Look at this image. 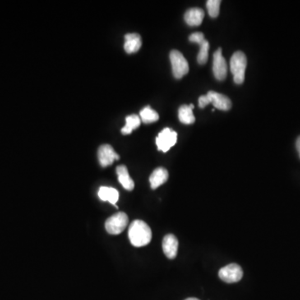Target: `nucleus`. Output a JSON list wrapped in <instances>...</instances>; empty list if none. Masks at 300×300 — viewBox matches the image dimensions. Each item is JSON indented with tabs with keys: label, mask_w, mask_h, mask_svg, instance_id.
I'll return each mask as SVG.
<instances>
[{
	"label": "nucleus",
	"mask_w": 300,
	"mask_h": 300,
	"mask_svg": "<svg viewBox=\"0 0 300 300\" xmlns=\"http://www.w3.org/2000/svg\"><path fill=\"white\" fill-rule=\"evenodd\" d=\"M116 173L118 175V179L120 184L125 190L132 191L135 189V182L130 177L126 166L119 165L116 168Z\"/></svg>",
	"instance_id": "nucleus-13"
},
{
	"label": "nucleus",
	"mask_w": 300,
	"mask_h": 300,
	"mask_svg": "<svg viewBox=\"0 0 300 300\" xmlns=\"http://www.w3.org/2000/svg\"><path fill=\"white\" fill-rule=\"evenodd\" d=\"M189 40L190 42H192V43H196L200 45L205 39H204V35L203 33H200V32H197V33H194V34H190V37H189Z\"/></svg>",
	"instance_id": "nucleus-21"
},
{
	"label": "nucleus",
	"mask_w": 300,
	"mask_h": 300,
	"mask_svg": "<svg viewBox=\"0 0 300 300\" xmlns=\"http://www.w3.org/2000/svg\"><path fill=\"white\" fill-rule=\"evenodd\" d=\"M159 118V113L149 106H147L140 111V119L145 124L156 122Z\"/></svg>",
	"instance_id": "nucleus-18"
},
{
	"label": "nucleus",
	"mask_w": 300,
	"mask_h": 300,
	"mask_svg": "<svg viewBox=\"0 0 300 300\" xmlns=\"http://www.w3.org/2000/svg\"><path fill=\"white\" fill-rule=\"evenodd\" d=\"M140 124H141V119H140V116L136 115V114L128 116L126 118V125L121 130V132L123 135H130L132 133L133 130L140 127Z\"/></svg>",
	"instance_id": "nucleus-17"
},
{
	"label": "nucleus",
	"mask_w": 300,
	"mask_h": 300,
	"mask_svg": "<svg viewBox=\"0 0 300 300\" xmlns=\"http://www.w3.org/2000/svg\"><path fill=\"white\" fill-rule=\"evenodd\" d=\"M220 4V0H209V1H207V9H208V12H209L210 17H218L219 14Z\"/></svg>",
	"instance_id": "nucleus-20"
},
{
	"label": "nucleus",
	"mask_w": 300,
	"mask_h": 300,
	"mask_svg": "<svg viewBox=\"0 0 300 300\" xmlns=\"http://www.w3.org/2000/svg\"><path fill=\"white\" fill-rule=\"evenodd\" d=\"M178 118L180 122L185 125H191L195 122V117L193 113V108H190V105L185 104L180 107L178 109Z\"/></svg>",
	"instance_id": "nucleus-16"
},
{
	"label": "nucleus",
	"mask_w": 300,
	"mask_h": 300,
	"mask_svg": "<svg viewBox=\"0 0 300 300\" xmlns=\"http://www.w3.org/2000/svg\"><path fill=\"white\" fill-rule=\"evenodd\" d=\"M99 163L102 167H108L115 160L119 159L118 154H116L113 147L109 144H103L99 147L98 151Z\"/></svg>",
	"instance_id": "nucleus-8"
},
{
	"label": "nucleus",
	"mask_w": 300,
	"mask_h": 300,
	"mask_svg": "<svg viewBox=\"0 0 300 300\" xmlns=\"http://www.w3.org/2000/svg\"><path fill=\"white\" fill-rule=\"evenodd\" d=\"M207 95L209 96L210 102L216 108H219L220 110L227 111L229 110L232 106V102L228 97L219 94L217 92L209 91Z\"/></svg>",
	"instance_id": "nucleus-10"
},
{
	"label": "nucleus",
	"mask_w": 300,
	"mask_h": 300,
	"mask_svg": "<svg viewBox=\"0 0 300 300\" xmlns=\"http://www.w3.org/2000/svg\"><path fill=\"white\" fill-rule=\"evenodd\" d=\"M185 300H200V299H199V298H187V299H185Z\"/></svg>",
	"instance_id": "nucleus-24"
},
{
	"label": "nucleus",
	"mask_w": 300,
	"mask_h": 300,
	"mask_svg": "<svg viewBox=\"0 0 300 300\" xmlns=\"http://www.w3.org/2000/svg\"><path fill=\"white\" fill-rule=\"evenodd\" d=\"M169 58L172 65L173 76L176 79L180 80L185 75H187L190 70L189 63L185 58V56L183 55L182 53H180L178 50H172L169 53Z\"/></svg>",
	"instance_id": "nucleus-3"
},
{
	"label": "nucleus",
	"mask_w": 300,
	"mask_h": 300,
	"mask_svg": "<svg viewBox=\"0 0 300 300\" xmlns=\"http://www.w3.org/2000/svg\"><path fill=\"white\" fill-rule=\"evenodd\" d=\"M210 103H211V102H210V99H209L208 95H203V96L200 97V99H199V106H200V108H205L207 105H209Z\"/></svg>",
	"instance_id": "nucleus-22"
},
{
	"label": "nucleus",
	"mask_w": 300,
	"mask_h": 300,
	"mask_svg": "<svg viewBox=\"0 0 300 300\" xmlns=\"http://www.w3.org/2000/svg\"><path fill=\"white\" fill-rule=\"evenodd\" d=\"M163 253L167 258L173 260L178 254V241L173 234H168L163 239Z\"/></svg>",
	"instance_id": "nucleus-9"
},
{
	"label": "nucleus",
	"mask_w": 300,
	"mask_h": 300,
	"mask_svg": "<svg viewBox=\"0 0 300 300\" xmlns=\"http://www.w3.org/2000/svg\"><path fill=\"white\" fill-rule=\"evenodd\" d=\"M213 71H214V77L216 78V80H219V81L225 80L227 71H228V66H227L225 58H223V54H222L221 48H218L214 53Z\"/></svg>",
	"instance_id": "nucleus-7"
},
{
	"label": "nucleus",
	"mask_w": 300,
	"mask_h": 300,
	"mask_svg": "<svg viewBox=\"0 0 300 300\" xmlns=\"http://www.w3.org/2000/svg\"><path fill=\"white\" fill-rule=\"evenodd\" d=\"M296 149L298 150V155H299L300 158V136L296 141Z\"/></svg>",
	"instance_id": "nucleus-23"
},
{
	"label": "nucleus",
	"mask_w": 300,
	"mask_h": 300,
	"mask_svg": "<svg viewBox=\"0 0 300 300\" xmlns=\"http://www.w3.org/2000/svg\"><path fill=\"white\" fill-rule=\"evenodd\" d=\"M99 197L102 201H108L113 205L118 202L119 195L118 190L109 187H101L99 190Z\"/></svg>",
	"instance_id": "nucleus-15"
},
{
	"label": "nucleus",
	"mask_w": 300,
	"mask_h": 300,
	"mask_svg": "<svg viewBox=\"0 0 300 300\" xmlns=\"http://www.w3.org/2000/svg\"><path fill=\"white\" fill-rule=\"evenodd\" d=\"M247 68V58L241 51L233 53L230 59V70L235 84H242L245 81V70Z\"/></svg>",
	"instance_id": "nucleus-2"
},
{
	"label": "nucleus",
	"mask_w": 300,
	"mask_h": 300,
	"mask_svg": "<svg viewBox=\"0 0 300 300\" xmlns=\"http://www.w3.org/2000/svg\"><path fill=\"white\" fill-rule=\"evenodd\" d=\"M129 238L135 247H143L151 241V228L144 221L135 220L129 228Z\"/></svg>",
	"instance_id": "nucleus-1"
},
{
	"label": "nucleus",
	"mask_w": 300,
	"mask_h": 300,
	"mask_svg": "<svg viewBox=\"0 0 300 300\" xmlns=\"http://www.w3.org/2000/svg\"><path fill=\"white\" fill-rule=\"evenodd\" d=\"M204 18V10L199 8H193L185 14V20L190 26H200Z\"/></svg>",
	"instance_id": "nucleus-11"
},
{
	"label": "nucleus",
	"mask_w": 300,
	"mask_h": 300,
	"mask_svg": "<svg viewBox=\"0 0 300 300\" xmlns=\"http://www.w3.org/2000/svg\"><path fill=\"white\" fill-rule=\"evenodd\" d=\"M243 269L237 264H230L219 270V276L221 280L228 283H237L243 278Z\"/></svg>",
	"instance_id": "nucleus-6"
},
{
	"label": "nucleus",
	"mask_w": 300,
	"mask_h": 300,
	"mask_svg": "<svg viewBox=\"0 0 300 300\" xmlns=\"http://www.w3.org/2000/svg\"><path fill=\"white\" fill-rule=\"evenodd\" d=\"M168 178V170L164 168H158L153 171L149 177L150 186L153 190H156L164 183L167 182Z\"/></svg>",
	"instance_id": "nucleus-14"
},
{
	"label": "nucleus",
	"mask_w": 300,
	"mask_h": 300,
	"mask_svg": "<svg viewBox=\"0 0 300 300\" xmlns=\"http://www.w3.org/2000/svg\"><path fill=\"white\" fill-rule=\"evenodd\" d=\"M142 46L141 36L139 34H128L125 35V50L128 53H136Z\"/></svg>",
	"instance_id": "nucleus-12"
},
{
	"label": "nucleus",
	"mask_w": 300,
	"mask_h": 300,
	"mask_svg": "<svg viewBox=\"0 0 300 300\" xmlns=\"http://www.w3.org/2000/svg\"><path fill=\"white\" fill-rule=\"evenodd\" d=\"M129 223L127 214L124 212H118L109 217L105 222V228L107 232L113 235H117L125 230Z\"/></svg>",
	"instance_id": "nucleus-4"
},
{
	"label": "nucleus",
	"mask_w": 300,
	"mask_h": 300,
	"mask_svg": "<svg viewBox=\"0 0 300 300\" xmlns=\"http://www.w3.org/2000/svg\"><path fill=\"white\" fill-rule=\"evenodd\" d=\"M200 46V52L197 57L198 63L200 65H204L209 58V43L205 39Z\"/></svg>",
	"instance_id": "nucleus-19"
},
{
	"label": "nucleus",
	"mask_w": 300,
	"mask_h": 300,
	"mask_svg": "<svg viewBox=\"0 0 300 300\" xmlns=\"http://www.w3.org/2000/svg\"><path fill=\"white\" fill-rule=\"evenodd\" d=\"M177 138H178V135L175 131H173L168 128L163 129L156 138L158 149L163 153L168 152L172 147L175 145Z\"/></svg>",
	"instance_id": "nucleus-5"
}]
</instances>
